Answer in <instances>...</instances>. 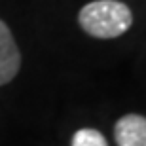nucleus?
Returning a JSON list of instances; mask_svg holds the SVG:
<instances>
[{
	"label": "nucleus",
	"instance_id": "7ed1b4c3",
	"mask_svg": "<svg viewBox=\"0 0 146 146\" xmlns=\"http://www.w3.org/2000/svg\"><path fill=\"white\" fill-rule=\"evenodd\" d=\"M118 146H146V116L125 114L114 125Z\"/></svg>",
	"mask_w": 146,
	"mask_h": 146
},
{
	"label": "nucleus",
	"instance_id": "f03ea898",
	"mask_svg": "<svg viewBox=\"0 0 146 146\" xmlns=\"http://www.w3.org/2000/svg\"><path fill=\"white\" fill-rule=\"evenodd\" d=\"M21 68V51L17 48L10 27L0 19V86H6Z\"/></svg>",
	"mask_w": 146,
	"mask_h": 146
},
{
	"label": "nucleus",
	"instance_id": "20e7f679",
	"mask_svg": "<svg viewBox=\"0 0 146 146\" xmlns=\"http://www.w3.org/2000/svg\"><path fill=\"white\" fill-rule=\"evenodd\" d=\"M70 146H108V142H106V139L101 131L84 127V129H78L74 133Z\"/></svg>",
	"mask_w": 146,
	"mask_h": 146
},
{
	"label": "nucleus",
	"instance_id": "f257e3e1",
	"mask_svg": "<svg viewBox=\"0 0 146 146\" xmlns=\"http://www.w3.org/2000/svg\"><path fill=\"white\" fill-rule=\"evenodd\" d=\"M78 23L86 34L99 40H112L125 34L133 25V11L119 0H93L78 13Z\"/></svg>",
	"mask_w": 146,
	"mask_h": 146
}]
</instances>
